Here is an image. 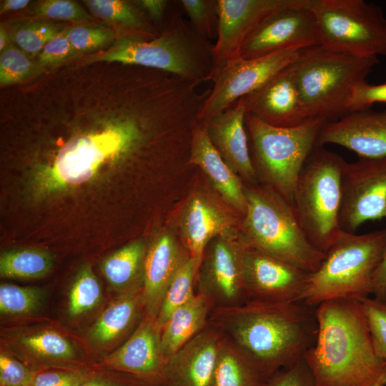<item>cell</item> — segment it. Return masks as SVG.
Listing matches in <instances>:
<instances>
[{"mask_svg":"<svg viewBox=\"0 0 386 386\" xmlns=\"http://www.w3.org/2000/svg\"><path fill=\"white\" fill-rule=\"evenodd\" d=\"M209 323L269 379L304 358L317 335L316 307L302 301H247L213 308Z\"/></svg>","mask_w":386,"mask_h":386,"instance_id":"1","label":"cell"},{"mask_svg":"<svg viewBox=\"0 0 386 386\" xmlns=\"http://www.w3.org/2000/svg\"><path fill=\"white\" fill-rule=\"evenodd\" d=\"M317 335L304 356L318 386H386V360L377 352L360 300L316 307Z\"/></svg>","mask_w":386,"mask_h":386,"instance_id":"2","label":"cell"},{"mask_svg":"<svg viewBox=\"0 0 386 386\" xmlns=\"http://www.w3.org/2000/svg\"><path fill=\"white\" fill-rule=\"evenodd\" d=\"M184 109L182 99L152 117L129 109L102 129L72 138L37 169L34 194L39 198L60 194L89 181L105 164L132 158L147 143L157 121Z\"/></svg>","mask_w":386,"mask_h":386,"instance_id":"3","label":"cell"},{"mask_svg":"<svg viewBox=\"0 0 386 386\" xmlns=\"http://www.w3.org/2000/svg\"><path fill=\"white\" fill-rule=\"evenodd\" d=\"M213 45L202 37L189 21L174 12L164 31L145 40L122 36L88 61L119 62L174 74L197 86L209 81Z\"/></svg>","mask_w":386,"mask_h":386,"instance_id":"4","label":"cell"},{"mask_svg":"<svg viewBox=\"0 0 386 386\" xmlns=\"http://www.w3.org/2000/svg\"><path fill=\"white\" fill-rule=\"evenodd\" d=\"M385 249L386 229L362 234L341 229L310 274L300 301L317 307L332 300L368 297Z\"/></svg>","mask_w":386,"mask_h":386,"instance_id":"5","label":"cell"},{"mask_svg":"<svg viewBox=\"0 0 386 386\" xmlns=\"http://www.w3.org/2000/svg\"><path fill=\"white\" fill-rule=\"evenodd\" d=\"M245 195L239 232L246 244L310 273L316 271L324 253L307 237L292 204L264 184L245 187Z\"/></svg>","mask_w":386,"mask_h":386,"instance_id":"6","label":"cell"},{"mask_svg":"<svg viewBox=\"0 0 386 386\" xmlns=\"http://www.w3.org/2000/svg\"><path fill=\"white\" fill-rule=\"evenodd\" d=\"M377 57H357L321 45L300 50L293 63L301 101L309 118L327 122L350 113L355 87L365 81Z\"/></svg>","mask_w":386,"mask_h":386,"instance_id":"7","label":"cell"},{"mask_svg":"<svg viewBox=\"0 0 386 386\" xmlns=\"http://www.w3.org/2000/svg\"><path fill=\"white\" fill-rule=\"evenodd\" d=\"M326 122L311 118L296 127H279L245 114L249 152L258 179L291 204L300 174Z\"/></svg>","mask_w":386,"mask_h":386,"instance_id":"8","label":"cell"},{"mask_svg":"<svg viewBox=\"0 0 386 386\" xmlns=\"http://www.w3.org/2000/svg\"><path fill=\"white\" fill-rule=\"evenodd\" d=\"M346 161L315 147L297 180L292 206L310 242L325 252L341 230L342 174Z\"/></svg>","mask_w":386,"mask_h":386,"instance_id":"9","label":"cell"},{"mask_svg":"<svg viewBox=\"0 0 386 386\" xmlns=\"http://www.w3.org/2000/svg\"><path fill=\"white\" fill-rule=\"evenodd\" d=\"M320 45L357 57L386 56V17L364 0H315Z\"/></svg>","mask_w":386,"mask_h":386,"instance_id":"10","label":"cell"},{"mask_svg":"<svg viewBox=\"0 0 386 386\" xmlns=\"http://www.w3.org/2000/svg\"><path fill=\"white\" fill-rule=\"evenodd\" d=\"M299 53L297 50H286L255 59L238 57L214 67L209 79L213 86L201 106L197 120L207 123L294 63Z\"/></svg>","mask_w":386,"mask_h":386,"instance_id":"11","label":"cell"},{"mask_svg":"<svg viewBox=\"0 0 386 386\" xmlns=\"http://www.w3.org/2000/svg\"><path fill=\"white\" fill-rule=\"evenodd\" d=\"M247 244L239 229L219 235L207 245L197 274L199 291L215 307H228L248 301L244 269Z\"/></svg>","mask_w":386,"mask_h":386,"instance_id":"12","label":"cell"},{"mask_svg":"<svg viewBox=\"0 0 386 386\" xmlns=\"http://www.w3.org/2000/svg\"><path fill=\"white\" fill-rule=\"evenodd\" d=\"M342 187V230L355 233L367 221L385 219L386 156L346 162Z\"/></svg>","mask_w":386,"mask_h":386,"instance_id":"13","label":"cell"},{"mask_svg":"<svg viewBox=\"0 0 386 386\" xmlns=\"http://www.w3.org/2000/svg\"><path fill=\"white\" fill-rule=\"evenodd\" d=\"M314 1L217 0L218 29L212 48L214 68L240 57V50L245 39L262 21L272 14L290 8H311Z\"/></svg>","mask_w":386,"mask_h":386,"instance_id":"14","label":"cell"},{"mask_svg":"<svg viewBox=\"0 0 386 386\" xmlns=\"http://www.w3.org/2000/svg\"><path fill=\"white\" fill-rule=\"evenodd\" d=\"M311 8L286 9L266 18L244 41L240 57L255 59L277 51H300L320 45Z\"/></svg>","mask_w":386,"mask_h":386,"instance_id":"15","label":"cell"},{"mask_svg":"<svg viewBox=\"0 0 386 386\" xmlns=\"http://www.w3.org/2000/svg\"><path fill=\"white\" fill-rule=\"evenodd\" d=\"M241 219L217 194L197 190L181 208L178 217L180 239L190 257L201 265L209 243L219 235L239 229Z\"/></svg>","mask_w":386,"mask_h":386,"instance_id":"16","label":"cell"},{"mask_svg":"<svg viewBox=\"0 0 386 386\" xmlns=\"http://www.w3.org/2000/svg\"><path fill=\"white\" fill-rule=\"evenodd\" d=\"M248 301H300L310 272L247 244L244 257Z\"/></svg>","mask_w":386,"mask_h":386,"instance_id":"17","label":"cell"},{"mask_svg":"<svg viewBox=\"0 0 386 386\" xmlns=\"http://www.w3.org/2000/svg\"><path fill=\"white\" fill-rule=\"evenodd\" d=\"M238 100L245 114L272 126L293 127L310 119L301 101L293 63Z\"/></svg>","mask_w":386,"mask_h":386,"instance_id":"18","label":"cell"},{"mask_svg":"<svg viewBox=\"0 0 386 386\" xmlns=\"http://www.w3.org/2000/svg\"><path fill=\"white\" fill-rule=\"evenodd\" d=\"M327 144L347 148L360 158L386 156V109L355 111L337 120L326 122L316 147Z\"/></svg>","mask_w":386,"mask_h":386,"instance_id":"19","label":"cell"},{"mask_svg":"<svg viewBox=\"0 0 386 386\" xmlns=\"http://www.w3.org/2000/svg\"><path fill=\"white\" fill-rule=\"evenodd\" d=\"M190 255L175 234L163 231L147 246L144 264L142 305L156 319L165 292Z\"/></svg>","mask_w":386,"mask_h":386,"instance_id":"20","label":"cell"},{"mask_svg":"<svg viewBox=\"0 0 386 386\" xmlns=\"http://www.w3.org/2000/svg\"><path fill=\"white\" fill-rule=\"evenodd\" d=\"M224 335L207 326L169 358L165 386H211Z\"/></svg>","mask_w":386,"mask_h":386,"instance_id":"21","label":"cell"},{"mask_svg":"<svg viewBox=\"0 0 386 386\" xmlns=\"http://www.w3.org/2000/svg\"><path fill=\"white\" fill-rule=\"evenodd\" d=\"M187 163L198 167L220 199L243 217L247 207L245 187L212 144L205 124L197 120L192 129Z\"/></svg>","mask_w":386,"mask_h":386,"instance_id":"22","label":"cell"},{"mask_svg":"<svg viewBox=\"0 0 386 386\" xmlns=\"http://www.w3.org/2000/svg\"><path fill=\"white\" fill-rule=\"evenodd\" d=\"M115 368L166 385L167 360L161 349V331L150 317L143 320L129 338L106 359Z\"/></svg>","mask_w":386,"mask_h":386,"instance_id":"23","label":"cell"},{"mask_svg":"<svg viewBox=\"0 0 386 386\" xmlns=\"http://www.w3.org/2000/svg\"><path fill=\"white\" fill-rule=\"evenodd\" d=\"M208 136L222 159L249 184L258 182L250 155L245 127V110L237 100L222 113L204 124Z\"/></svg>","mask_w":386,"mask_h":386,"instance_id":"24","label":"cell"},{"mask_svg":"<svg viewBox=\"0 0 386 386\" xmlns=\"http://www.w3.org/2000/svg\"><path fill=\"white\" fill-rule=\"evenodd\" d=\"M212 309L199 291L172 314L161 330V349L167 360L207 326Z\"/></svg>","mask_w":386,"mask_h":386,"instance_id":"25","label":"cell"},{"mask_svg":"<svg viewBox=\"0 0 386 386\" xmlns=\"http://www.w3.org/2000/svg\"><path fill=\"white\" fill-rule=\"evenodd\" d=\"M147 244L139 239L128 243L101 264L105 278L113 287L127 292L142 287L144 264Z\"/></svg>","mask_w":386,"mask_h":386,"instance_id":"26","label":"cell"},{"mask_svg":"<svg viewBox=\"0 0 386 386\" xmlns=\"http://www.w3.org/2000/svg\"><path fill=\"white\" fill-rule=\"evenodd\" d=\"M267 380L255 364L224 337L211 386H263Z\"/></svg>","mask_w":386,"mask_h":386,"instance_id":"27","label":"cell"},{"mask_svg":"<svg viewBox=\"0 0 386 386\" xmlns=\"http://www.w3.org/2000/svg\"><path fill=\"white\" fill-rule=\"evenodd\" d=\"M142 287L134 289L114 302L94 325L90 338L104 344L119 337L133 323L139 306L142 305Z\"/></svg>","mask_w":386,"mask_h":386,"instance_id":"28","label":"cell"},{"mask_svg":"<svg viewBox=\"0 0 386 386\" xmlns=\"http://www.w3.org/2000/svg\"><path fill=\"white\" fill-rule=\"evenodd\" d=\"M84 3L95 16L134 31L143 39L156 37L152 26L136 1L133 4L122 0H86Z\"/></svg>","mask_w":386,"mask_h":386,"instance_id":"29","label":"cell"},{"mask_svg":"<svg viewBox=\"0 0 386 386\" xmlns=\"http://www.w3.org/2000/svg\"><path fill=\"white\" fill-rule=\"evenodd\" d=\"M53 263L52 255L43 249L15 248L1 253L0 275L7 278H41L51 272Z\"/></svg>","mask_w":386,"mask_h":386,"instance_id":"30","label":"cell"},{"mask_svg":"<svg viewBox=\"0 0 386 386\" xmlns=\"http://www.w3.org/2000/svg\"><path fill=\"white\" fill-rule=\"evenodd\" d=\"M199 267L200 264L194 259L189 257L172 280L155 319V325L159 330H162L176 310L186 304L195 295L194 287Z\"/></svg>","mask_w":386,"mask_h":386,"instance_id":"31","label":"cell"},{"mask_svg":"<svg viewBox=\"0 0 386 386\" xmlns=\"http://www.w3.org/2000/svg\"><path fill=\"white\" fill-rule=\"evenodd\" d=\"M6 30L11 42L34 59L45 44L63 29L47 21L26 20L11 24Z\"/></svg>","mask_w":386,"mask_h":386,"instance_id":"32","label":"cell"},{"mask_svg":"<svg viewBox=\"0 0 386 386\" xmlns=\"http://www.w3.org/2000/svg\"><path fill=\"white\" fill-rule=\"evenodd\" d=\"M102 297L101 285L90 265L84 266L71 285L69 295V314L79 316L94 307Z\"/></svg>","mask_w":386,"mask_h":386,"instance_id":"33","label":"cell"},{"mask_svg":"<svg viewBox=\"0 0 386 386\" xmlns=\"http://www.w3.org/2000/svg\"><path fill=\"white\" fill-rule=\"evenodd\" d=\"M41 69L36 61L11 42L0 53V85L21 82Z\"/></svg>","mask_w":386,"mask_h":386,"instance_id":"34","label":"cell"},{"mask_svg":"<svg viewBox=\"0 0 386 386\" xmlns=\"http://www.w3.org/2000/svg\"><path fill=\"white\" fill-rule=\"evenodd\" d=\"M42 300L41 290L9 284L0 286V312L6 315H21L35 310Z\"/></svg>","mask_w":386,"mask_h":386,"instance_id":"35","label":"cell"},{"mask_svg":"<svg viewBox=\"0 0 386 386\" xmlns=\"http://www.w3.org/2000/svg\"><path fill=\"white\" fill-rule=\"evenodd\" d=\"M179 4L202 37L209 41L217 38V0H181Z\"/></svg>","mask_w":386,"mask_h":386,"instance_id":"36","label":"cell"},{"mask_svg":"<svg viewBox=\"0 0 386 386\" xmlns=\"http://www.w3.org/2000/svg\"><path fill=\"white\" fill-rule=\"evenodd\" d=\"M21 345L39 356L53 359H71L75 355L70 342L54 331H44L25 336Z\"/></svg>","mask_w":386,"mask_h":386,"instance_id":"37","label":"cell"},{"mask_svg":"<svg viewBox=\"0 0 386 386\" xmlns=\"http://www.w3.org/2000/svg\"><path fill=\"white\" fill-rule=\"evenodd\" d=\"M64 31L77 55L96 51L114 39L113 31L101 25H77Z\"/></svg>","mask_w":386,"mask_h":386,"instance_id":"38","label":"cell"},{"mask_svg":"<svg viewBox=\"0 0 386 386\" xmlns=\"http://www.w3.org/2000/svg\"><path fill=\"white\" fill-rule=\"evenodd\" d=\"M377 354L386 360V301L375 297L360 300Z\"/></svg>","mask_w":386,"mask_h":386,"instance_id":"39","label":"cell"},{"mask_svg":"<svg viewBox=\"0 0 386 386\" xmlns=\"http://www.w3.org/2000/svg\"><path fill=\"white\" fill-rule=\"evenodd\" d=\"M39 18L82 21L92 17L77 3L69 0H44L39 1L32 9Z\"/></svg>","mask_w":386,"mask_h":386,"instance_id":"40","label":"cell"},{"mask_svg":"<svg viewBox=\"0 0 386 386\" xmlns=\"http://www.w3.org/2000/svg\"><path fill=\"white\" fill-rule=\"evenodd\" d=\"M76 56L63 29L45 44L36 57V62L41 68L53 67Z\"/></svg>","mask_w":386,"mask_h":386,"instance_id":"41","label":"cell"},{"mask_svg":"<svg viewBox=\"0 0 386 386\" xmlns=\"http://www.w3.org/2000/svg\"><path fill=\"white\" fill-rule=\"evenodd\" d=\"M263 386H318L304 358L272 375Z\"/></svg>","mask_w":386,"mask_h":386,"instance_id":"42","label":"cell"},{"mask_svg":"<svg viewBox=\"0 0 386 386\" xmlns=\"http://www.w3.org/2000/svg\"><path fill=\"white\" fill-rule=\"evenodd\" d=\"M34 377L24 365L10 356L0 355V386H32Z\"/></svg>","mask_w":386,"mask_h":386,"instance_id":"43","label":"cell"},{"mask_svg":"<svg viewBox=\"0 0 386 386\" xmlns=\"http://www.w3.org/2000/svg\"><path fill=\"white\" fill-rule=\"evenodd\" d=\"M376 103H386V83L370 84L365 81L353 89L350 111L352 112L370 109Z\"/></svg>","mask_w":386,"mask_h":386,"instance_id":"44","label":"cell"},{"mask_svg":"<svg viewBox=\"0 0 386 386\" xmlns=\"http://www.w3.org/2000/svg\"><path fill=\"white\" fill-rule=\"evenodd\" d=\"M86 380L80 372H46L35 376L32 386H80Z\"/></svg>","mask_w":386,"mask_h":386,"instance_id":"45","label":"cell"},{"mask_svg":"<svg viewBox=\"0 0 386 386\" xmlns=\"http://www.w3.org/2000/svg\"><path fill=\"white\" fill-rule=\"evenodd\" d=\"M136 2L153 21L157 22L163 21L169 4L165 0H140Z\"/></svg>","mask_w":386,"mask_h":386,"instance_id":"46","label":"cell"},{"mask_svg":"<svg viewBox=\"0 0 386 386\" xmlns=\"http://www.w3.org/2000/svg\"><path fill=\"white\" fill-rule=\"evenodd\" d=\"M372 295L379 300L386 301V249L374 274Z\"/></svg>","mask_w":386,"mask_h":386,"instance_id":"47","label":"cell"},{"mask_svg":"<svg viewBox=\"0 0 386 386\" xmlns=\"http://www.w3.org/2000/svg\"><path fill=\"white\" fill-rule=\"evenodd\" d=\"M30 3L29 0H4L1 1L0 14L17 11L26 7Z\"/></svg>","mask_w":386,"mask_h":386,"instance_id":"48","label":"cell"},{"mask_svg":"<svg viewBox=\"0 0 386 386\" xmlns=\"http://www.w3.org/2000/svg\"><path fill=\"white\" fill-rule=\"evenodd\" d=\"M80 386H127L122 383L102 379H93L86 380Z\"/></svg>","mask_w":386,"mask_h":386,"instance_id":"49","label":"cell"},{"mask_svg":"<svg viewBox=\"0 0 386 386\" xmlns=\"http://www.w3.org/2000/svg\"><path fill=\"white\" fill-rule=\"evenodd\" d=\"M11 41L7 30L4 25L0 26V52L2 51L9 44Z\"/></svg>","mask_w":386,"mask_h":386,"instance_id":"50","label":"cell"}]
</instances>
